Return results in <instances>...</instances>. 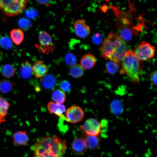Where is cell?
<instances>
[{"label": "cell", "instance_id": "cell-28", "mask_svg": "<svg viewBox=\"0 0 157 157\" xmlns=\"http://www.w3.org/2000/svg\"><path fill=\"white\" fill-rule=\"evenodd\" d=\"M26 16L30 19L35 18L38 15V13L35 8L30 7L27 9L25 12Z\"/></svg>", "mask_w": 157, "mask_h": 157}, {"label": "cell", "instance_id": "cell-34", "mask_svg": "<svg viewBox=\"0 0 157 157\" xmlns=\"http://www.w3.org/2000/svg\"><path fill=\"white\" fill-rule=\"evenodd\" d=\"M38 3L47 6L49 5L51 0H35Z\"/></svg>", "mask_w": 157, "mask_h": 157}, {"label": "cell", "instance_id": "cell-1", "mask_svg": "<svg viewBox=\"0 0 157 157\" xmlns=\"http://www.w3.org/2000/svg\"><path fill=\"white\" fill-rule=\"evenodd\" d=\"M66 148L65 141L56 136L39 138L32 147L34 157H63Z\"/></svg>", "mask_w": 157, "mask_h": 157}, {"label": "cell", "instance_id": "cell-25", "mask_svg": "<svg viewBox=\"0 0 157 157\" xmlns=\"http://www.w3.org/2000/svg\"><path fill=\"white\" fill-rule=\"evenodd\" d=\"M119 65L114 62L110 61L106 64V69L108 73L113 74L118 71Z\"/></svg>", "mask_w": 157, "mask_h": 157}, {"label": "cell", "instance_id": "cell-35", "mask_svg": "<svg viewBox=\"0 0 157 157\" xmlns=\"http://www.w3.org/2000/svg\"><path fill=\"white\" fill-rule=\"evenodd\" d=\"M93 1H99L100 0H92Z\"/></svg>", "mask_w": 157, "mask_h": 157}, {"label": "cell", "instance_id": "cell-2", "mask_svg": "<svg viewBox=\"0 0 157 157\" xmlns=\"http://www.w3.org/2000/svg\"><path fill=\"white\" fill-rule=\"evenodd\" d=\"M127 50V44L124 40L119 35L111 31L103 42L100 56L119 66Z\"/></svg>", "mask_w": 157, "mask_h": 157}, {"label": "cell", "instance_id": "cell-20", "mask_svg": "<svg viewBox=\"0 0 157 157\" xmlns=\"http://www.w3.org/2000/svg\"><path fill=\"white\" fill-rule=\"evenodd\" d=\"M52 97L55 103L62 104L65 101L66 96L65 93L61 90L56 89L53 92Z\"/></svg>", "mask_w": 157, "mask_h": 157}, {"label": "cell", "instance_id": "cell-36", "mask_svg": "<svg viewBox=\"0 0 157 157\" xmlns=\"http://www.w3.org/2000/svg\"><path fill=\"white\" fill-rule=\"evenodd\" d=\"M105 1H108L109 0H105Z\"/></svg>", "mask_w": 157, "mask_h": 157}, {"label": "cell", "instance_id": "cell-13", "mask_svg": "<svg viewBox=\"0 0 157 157\" xmlns=\"http://www.w3.org/2000/svg\"><path fill=\"white\" fill-rule=\"evenodd\" d=\"M98 136L89 135L84 133L82 134V138L87 148L94 149L97 148L99 145V140Z\"/></svg>", "mask_w": 157, "mask_h": 157}, {"label": "cell", "instance_id": "cell-29", "mask_svg": "<svg viewBox=\"0 0 157 157\" xmlns=\"http://www.w3.org/2000/svg\"><path fill=\"white\" fill-rule=\"evenodd\" d=\"M0 44L4 48L8 49L12 46V42L9 38L4 37L0 40Z\"/></svg>", "mask_w": 157, "mask_h": 157}, {"label": "cell", "instance_id": "cell-12", "mask_svg": "<svg viewBox=\"0 0 157 157\" xmlns=\"http://www.w3.org/2000/svg\"><path fill=\"white\" fill-rule=\"evenodd\" d=\"M71 147L73 152L77 155L84 153L87 148L82 138H77L74 140L72 143Z\"/></svg>", "mask_w": 157, "mask_h": 157}, {"label": "cell", "instance_id": "cell-32", "mask_svg": "<svg viewBox=\"0 0 157 157\" xmlns=\"http://www.w3.org/2000/svg\"><path fill=\"white\" fill-rule=\"evenodd\" d=\"M102 40V36L100 34L97 33L95 34L92 37V40L95 44H100Z\"/></svg>", "mask_w": 157, "mask_h": 157}, {"label": "cell", "instance_id": "cell-14", "mask_svg": "<svg viewBox=\"0 0 157 157\" xmlns=\"http://www.w3.org/2000/svg\"><path fill=\"white\" fill-rule=\"evenodd\" d=\"M42 87L46 90L53 89L55 86L56 80L55 77L51 74H46L42 78L40 81Z\"/></svg>", "mask_w": 157, "mask_h": 157}, {"label": "cell", "instance_id": "cell-11", "mask_svg": "<svg viewBox=\"0 0 157 157\" xmlns=\"http://www.w3.org/2000/svg\"><path fill=\"white\" fill-rule=\"evenodd\" d=\"M97 61L96 57L88 53L84 55L81 58L80 63L81 66L86 69H89L94 66Z\"/></svg>", "mask_w": 157, "mask_h": 157}, {"label": "cell", "instance_id": "cell-7", "mask_svg": "<svg viewBox=\"0 0 157 157\" xmlns=\"http://www.w3.org/2000/svg\"><path fill=\"white\" fill-rule=\"evenodd\" d=\"M84 113L82 108L74 105L68 108L66 112L67 121L72 123L78 122L83 118Z\"/></svg>", "mask_w": 157, "mask_h": 157}, {"label": "cell", "instance_id": "cell-5", "mask_svg": "<svg viewBox=\"0 0 157 157\" xmlns=\"http://www.w3.org/2000/svg\"><path fill=\"white\" fill-rule=\"evenodd\" d=\"M155 53V48L145 41H143L135 49L134 54L140 61L147 60L152 58Z\"/></svg>", "mask_w": 157, "mask_h": 157}, {"label": "cell", "instance_id": "cell-26", "mask_svg": "<svg viewBox=\"0 0 157 157\" xmlns=\"http://www.w3.org/2000/svg\"><path fill=\"white\" fill-rule=\"evenodd\" d=\"M64 60L66 64L71 67L76 64L77 62L76 57L72 53H67L65 56Z\"/></svg>", "mask_w": 157, "mask_h": 157}, {"label": "cell", "instance_id": "cell-23", "mask_svg": "<svg viewBox=\"0 0 157 157\" xmlns=\"http://www.w3.org/2000/svg\"><path fill=\"white\" fill-rule=\"evenodd\" d=\"M110 110L115 115H119L123 111V107L122 103L117 99L114 100L111 103Z\"/></svg>", "mask_w": 157, "mask_h": 157}, {"label": "cell", "instance_id": "cell-16", "mask_svg": "<svg viewBox=\"0 0 157 157\" xmlns=\"http://www.w3.org/2000/svg\"><path fill=\"white\" fill-rule=\"evenodd\" d=\"M47 108L50 113L55 114L61 117H62V115L65 112V110L64 105L57 104L52 101H50L48 103Z\"/></svg>", "mask_w": 157, "mask_h": 157}, {"label": "cell", "instance_id": "cell-9", "mask_svg": "<svg viewBox=\"0 0 157 157\" xmlns=\"http://www.w3.org/2000/svg\"><path fill=\"white\" fill-rule=\"evenodd\" d=\"M74 26L75 34L80 38H85L90 34V27L86 24L84 19L76 20L74 23Z\"/></svg>", "mask_w": 157, "mask_h": 157}, {"label": "cell", "instance_id": "cell-30", "mask_svg": "<svg viewBox=\"0 0 157 157\" xmlns=\"http://www.w3.org/2000/svg\"><path fill=\"white\" fill-rule=\"evenodd\" d=\"M60 87L61 90L64 92H69L70 90L71 85L67 81L63 80L60 84Z\"/></svg>", "mask_w": 157, "mask_h": 157}, {"label": "cell", "instance_id": "cell-15", "mask_svg": "<svg viewBox=\"0 0 157 157\" xmlns=\"http://www.w3.org/2000/svg\"><path fill=\"white\" fill-rule=\"evenodd\" d=\"M13 142L19 146H24L28 141V138L25 131H19L15 132L12 136Z\"/></svg>", "mask_w": 157, "mask_h": 157}, {"label": "cell", "instance_id": "cell-33", "mask_svg": "<svg viewBox=\"0 0 157 157\" xmlns=\"http://www.w3.org/2000/svg\"><path fill=\"white\" fill-rule=\"evenodd\" d=\"M157 71H155L151 73L150 76V80L151 83L154 85H157Z\"/></svg>", "mask_w": 157, "mask_h": 157}, {"label": "cell", "instance_id": "cell-8", "mask_svg": "<svg viewBox=\"0 0 157 157\" xmlns=\"http://www.w3.org/2000/svg\"><path fill=\"white\" fill-rule=\"evenodd\" d=\"M101 124L97 120L90 118L85 121L82 129L86 134L98 136L101 131Z\"/></svg>", "mask_w": 157, "mask_h": 157}, {"label": "cell", "instance_id": "cell-3", "mask_svg": "<svg viewBox=\"0 0 157 157\" xmlns=\"http://www.w3.org/2000/svg\"><path fill=\"white\" fill-rule=\"evenodd\" d=\"M140 61L133 52L128 50L122 61L120 73L127 76L133 83H139L142 69Z\"/></svg>", "mask_w": 157, "mask_h": 157}, {"label": "cell", "instance_id": "cell-6", "mask_svg": "<svg viewBox=\"0 0 157 157\" xmlns=\"http://www.w3.org/2000/svg\"><path fill=\"white\" fill-rule=\"evenodd\" d=\"M39 44H35V46L41 52L48 53L52 51L55 47V45L52 42L51 35L47 32L40 31L39 35Z\"/></svg>", "mask_w": 157, "mask_h": 157}, {"label": "cell", "instance_id": "cell-27", "mask_svg": "<svg viewBox=\"0 0 157 157\" xmlns=\"http://www.w3.org/2000/svg\"><path fill=\"white\" fill-rule=\"evenodd\" d=\"M120 33L119 35L124 40L129 41L131 38L132 32L130 29L127 28H123L121 29Z\"/></svg>", "mask_w": 157, "mask_h": 157}, {"label": "cell", "instance_id": "cell-22", "mask_svg": "<svg viewBox=\"0 0 157 157\" xmlns=\"http://www.w3.org/2000/svg\"><path fill=\"white\" fill-rule=\"evenodd\" d=\"M14 83L11 81L3 79L0 81V91L3 94H6L12 90Z\"/></svg>", "mask_w": 157, "mask_h": 157}, {"label": "cell", "instance_id": "cell-31", "mask_svg": "<svg viewBox=\"0 0 157 157\" xmlns=\"http://www.w3.org/2000/svg\"><path fill=\"white\" fill-rule=\"evenodd\" d=\"M18 23L21 27L25 29L29 28L31 24L30 21L24 18L20 19L18 21Z\"/></svg>", "mask_w": 157, "mask_h": 157}, {"label": "cell", "instance_id": "cell-21", "mask_svg": "<svg viewBox=\"0 0 157 157\" xmlns=\"http://www.w3.org/2000/svg\"><path fill=\"white\" fill-rule=\"evenodd\" d=\"M69 73L73 78H78L83 75L84 70L80 65L76 64L71 67L69 70Z\"/></svg>", "mask_w": 157, "mask_h": 157}, {"label": "cell", "instance_id": "cell-24", "mask_svg": "<svg viewBox=\"0 0 157 157\" xmlns=\"http://www.w3.org/2000/svg\"><path fill=\"white\" fill-rule=\"evenodd\" d=\"M14 68L10 64L4 65L2 67L1 73L2 75L7 78L12 77L15 73Z\"/></svg>", "mask_w": 157, "mask_h": 157}, {"label": "cell", "instance_id": "cell-4", "mask_svg": "<svg viewBox=\"0 0 157 157\" xmlns=\"http://www.w3.org/2000/svg\"><path fill=\"white\" fill-rule=\"evenodd\" d=\"M27 3V0H0V8L5 16H15L25 9Z\"/></svg>", "mask_w": 157, "mask_h": 157}, {"label": "cell", "instance_id": "cell-17", "mask_svg": "<svg viewBox=\"0 0 157 157\" xmlns=\"http://www.w3.org/2000/svg\"><path fill=\"white\" fill-rule=\"evenodd\" d=\"M19 74L23 79L27 80L31 77L32 74V65L28 61L23 62L20 67Z\"/></svg>", "mask_w": 157, "mask_h": 157}, {"label": "cell", "instance_id": "cell-18", "mask_svg": "<svg viewBox=\"0 0 157 157\" xmlns=\"http://www.w3.org/2000/svg\"><path fill=\"white\" fill-rule=\"evenodd\" d=\"M10 106L9 102L4 98L0 96V125L6 121V117Z\"/></svg>", "mask_w": 157, "mask_h": 157}, {"label": "cell", "instance_id": "cell-19", "mask_svg": "<svg viewBox=\"0 0 157 157\" xmlns=\"http://www.w3.org/2000/svg\"><path fill=\"white\" fill-rule=\"evenodd\" d=\"M10 35L13 42L17 45L21 43L24 37V34L23 31L19 28L13 29L10 32Z\"/></svg>", "mask_w": 157, "mask_h": 157}, {"label": "cell", "instance_id": "cell-10", "mask_svg": "<svg viewBox=\"0 0 157 157\" xmlns=\"http://www.w3.org/2000/svg\"><path fill=\"white\" fill-rule=\"evenodd\" d=\"M47 66L42 60H38L32 66V74L37 78H42L48 72Z\"/></svg>", "mask_w": 157, "mask_h": 157}]
</instances>
